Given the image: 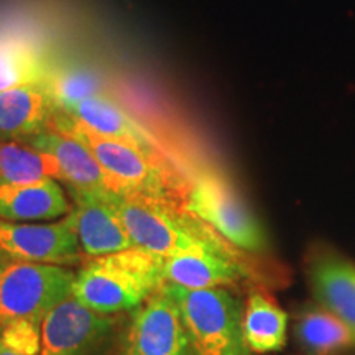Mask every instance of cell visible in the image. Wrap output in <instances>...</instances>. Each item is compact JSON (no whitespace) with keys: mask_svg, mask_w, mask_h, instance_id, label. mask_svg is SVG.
<instances>
[{"mask_svg":"<svg viewBox=\"0 0 355 355\" xmlns=\"http://www.w3.org/2000/svg\"><path fill=\"white\" fill-rule=\"evenodd\" d=\"M99 194L121 217L135 247L163 259L184 252L234 247L186 209L181 199L133 196L104 189Z\"/></svg>","mask_w":355,"mask_h":355,"instance_id":"6da1fadb","label":"cell"},{"mask_svg":"<svg viewBox=\"0 0 355 355\" xmlns=\"http://www.w3.org/2000/svg\"><path fill=\"white\" fill-rule=\"evenodd\" d=\"M163 285V257L132 247L84 261L73 296L96 313L114 316L140 308Z\"/></svg>","mask_w":355,"mask_h":355,"instance_id":"7a4b0ae2","label":"cell"},{"mask_svg":"<svg viewBox=\"0 0 355 355\" xmlns=\"http://www.w3.org/2000/svg\"><path fill=\"white\" fill-rule=\"evenodd\" d=\"M50 127L74 137L94 155L112 181L114 193L184 201L180 184L157 152L87 130L60 110H56Z\"/></svg>","mask_w":355,"mask_h":355,"instance_id":"3957f363","label":"cell"},{"mask_svg":"<svg viewBox=\"0 0 355 355\" xmlns=\"http://www.w3.org/2000/svg\"><path fill=\"white\" fill-rule=\"evenodd\" d=\"M180 306L191 355H255L243 336V303L229 288L186 290L165 283Z\"/></svg>","mask_w":355,"mask_h":355,"instance_id":"277c9868","label":"cell"},{"mask_svg":"<svg viewBox=\"0 0 355 355\" xmlns=\"http://www.w3.org/2000/svg\"><path fill=\"white\" fill-rule=\"evenodd\" d=\"M184 207L247 254L268 250V235L232 183L219 171H198L186 189Z\"/></svg>","mask_w":355,"mask_h":355,"instance_id":"5b68a950","label":"cell"},{"mask_svg":"<svg viewBox=\"0 0 355 355\" xmlns=\"http://www.w3.org/2000/svg\"><path fill=\"white\" fill-rule=\"evenodd\" d=\"M76 272L69 266L0 257V326L13 321L42 324L50 311L73 296Z\"/></svg>","mask_w":355,"mask_h":355,"instance_id":"8992f818","label":"cell"},{"mask_svg":"<svg viewBox=\"0 0 355 355\" xmlns=\"http://www.w3.org/2000/svg\"><path fill=\"white\" fill-rule=\"evenodd\" d=\"M71 216L58 222H12L0 219V257L12 260L71 266L83 260Z\"/></svg>","mask_w":355,"mask_h":355,"instance_id":"52a82bcc","label":"cell"},{"mask_svg":"<svg viewBox=\"0 0 355 355\" xmlns=\"http://www.w3.org/2000/svg\"><path fill=\"white\" fill-rule=\"evenodd\" d=\"M115 319L86 308L74 296L55 306L42 322V355H97Z\"/></svg>","mask_w":355,"mask_h":355,"instance_id":"ba28073f","label":"cell"},{"mask_svg":"<svg viewBox=\"0 0 355 355\" xmlns=\"http://www.w3.org/2000/svg\"><path fill=\"white\" fill-rule=\"evenodd\" d=\"M123 355H191L180 306L163 286L133 313Z\"/></svg>","mask_w":355,"mask_h":355,"instance_id":"9c48e42d","label":"cell"},{"mask_svg":"<svg viewBox=\"0 0 355 355\" xmlns=\"http://www.w3.org/2000/svg\"><path fill=\"white\" fill-rule=\"evenodd\" d=\"M239 248H206L163 259L165 283L186 290L230 288L250 278Z\"/></svg>","mask_w":355,"mask_h":355,"instance_id":"30bf717a","label":"cell"},{"mask_svg":"<svg viewBox=\"0 0 355 355\" xmlns=\"http://www.w3.org/2000/svg\"><path fill=\"white\" fill-rule=\"evenodd\" d=\"M68 188L73 198L69 216L84 255L94 259L135 247L122 219L99 191Z\"/></svg>","mask_w":355,"mask_h":355,"instance_id":"8fae6325","label":"cell"},{"mask_svg":"<svg viewBox=\"0 0 355 355\" xmlns=\"http://www.w3.org/2000/svg\"><path fill=\"white\" fill-rule=\"evenodd\" d=\"M308 279L319 306L355 331V263L337 252H316L308 263Z\"/></svg>","mask_w":355,"mask_h":355,"instance_id":"7c38bea8","label":"cell"},{"mask_svg":"<svg viewBox=\"0 0 355 355\" xmlns=\"http://www.w3.org/2000/svg\"><path fill=\"white\" fill-rule=\"evenodd\" d=\"M25 144L55 158L61 171V181L68 186L91 191L104 189L114 193L112 181L97 163L94 155L68 133L50 127L32 139L25 140Z\"/></svg>","mask_w":355,"mask_h":355,"instance_id":"4fadbf2b","label":"cell"},{"mask_svg":"<svg viewBox=\"0 0 355 355\" xmlns=\"http://www.w3.org/2000/svg\"><path fill=\"white\" fill-rule=\"evenodd\" d=\"M68 196L55 178L35 183L0 181V219L12 222H48L71 212Z\"/></svg>","mask_w":355,"mask_h":355,"instance_id":"5bb4252c","label":"cell"},{"mask_svg":"<svg viewBox=\"0 0 355 355\" xmlns=\"http://www.w3.org/2000/svg\"><path fill=\"white\" fill-rule=\"evenodd\" d=\"M56 105L42 86L0 92V140L25 141L50 128Z\"/></svg>","mask_w":355,"mask_h":355,"instance_id":"9a60e30c","label":"cell"},{"mask_svg":"<svg viewBox=\"0 0 355 355\" xmlns=\"http://www.w3.org/2000/svg\"><path fill=\"white\" fill-rule=\"evenodd\" d=\"M60 112L69 115L73 121L86 127L87 130L110 139L130 141L141 148L158 153V141L152 133L109 96L97 94L87 97L68 110H60Z\"/></svg>","mask_w":355,"mask_h":355,"instance_id":"2e32d148","label":"cell"},{"mask_svg":"<svg viewBox=\"0 0 355 355\" xmlns=\"http://www.w3.org/2000/svg\"><path fill=\"white\" fill-rule=\"evenodd\" d=\"M243 336L254 354L278 352L286 344L288 316L263 291H252L243 304Z\"/></svg>","mask_w":355,"mask_h":355,"instance_id":"e0dca14e","label":"cell"},{"mask_svg":"<svg viewBox=\"0 0 355 355\" xmlns=\"http://www.w3.org/2000/svg\"><path fill=\"white\" fill-rule=\"evenodd\" d=\"M295 334L309 355H331L355 347V331L318 303L301 311Z\"/></svg>","mask_w":355,"mask_h":355,"instance_id":"ac0fdd59","label":"cell"},{"mask_svg":"<svg viewBox=\"0 0 355 355\" xmlns=\"http://www.w3.org/2000/svg\"><path fill=\"white\" fill-rule=\"evenodd\" d=\"M50 63L33 43L20 38L0 40V92L20 86H40Z\"/></svg>","mask_w":355,"mask_h":355,"instance_id":"d6986e66","label":"cell"},{"mask_svg":"<svg viewBox=\"0 0 355 355\" xmlns=\"http://www.w3.org/2000/svg\"><path fill=\"white\" fill-rule=\"evenodd\" d=\"M46 178L61 181L55 158L25 141L0 140V181L35 183Z\"/></svg>","mask_w":355,"mask_h":355,"instance_id":"ffe728a7","label":"cell"},{"mask_svg":"<svg viewBox=\"0 0 355 355\" xmlns=\"http://www.w3.org/2000/svg\"><path fill=\"white\" fill-rule=\"evenodd\" d=\"M40 86L51 97L56 110H68L87 97L104 94L101 74L83 64H50Z\"/></svg>","mask_w":355,"mask_h":355,"instance_id":"44dd1931","label":"cell"},{"mask_svg":"<svg viewBox=\"0 0 355 355\" xmlns=\"http://www.w3.org/2000/svg\"><path fill=\"white\" fill-rule=\"evenodd\" d=\"M0 355H42V324L13 321L0 326Z\"/></svg>","mask_w":355,"mask_h":355,"instance_id":"7402d4cb","label":"cell"}]
</instances>
